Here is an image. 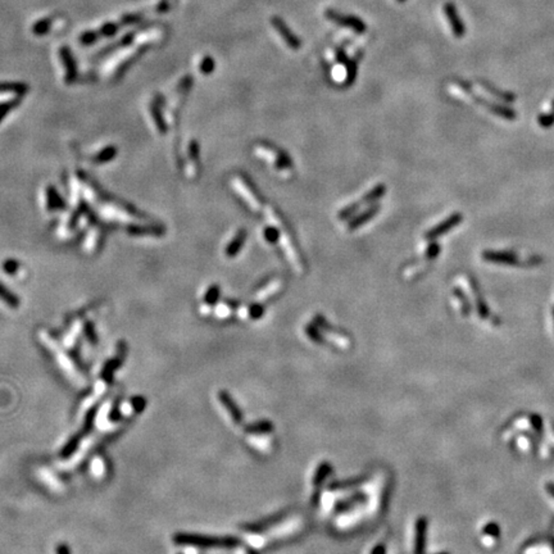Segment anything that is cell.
Instances as JSON below:
<instances>
[{
	"label": "cell",
	"mask_w": 554,
	"mask_h": 554,
	"mask_svg": "<svg viewBox=\"0 0 554 554\" xmlns=\"http://www.w3.org/2000/svg\"><path fill=\"white\" fill-rule=\"evenodd\" d=\"M255 155L261 156L263 159L268 160L270 163H272V166L275 167V170L278 173H281V176L289 177L293 173V166H291V160L287 155H285L284 153H281L275 148L270 147V145H264V144H258L254 148Z\"/></svg>",
	"instance_id": "cell-1"
},
{
	"label": "cell",
	"mask_w": 554,
	"mask_h": 554,
	"mask_svg": "<svg viewBox=\"0 0 554 554\" xmlns=\"http://www.w3.org/2000/svg\"><path fill=\"white\" fill-rule=\"evenodd\" d=\"M278 231H280L281 246L284 249L287 259H289V262H290L291 266L294 267V270L297 271V272H299V274H303L304 263L303 261H302V258H300L299 253L297 251L295 245H294L290 232H289V230H287L285 225L281 228H278Z\"/></svg>",
	"instance_id": "cell-2"
},
{
	"label": "cell",
	"mask_w": 554,
	"mask_h": 554,
	"mask_svg": "<svg viewBox=\"0 0 554 554\" xmlns=\"http://www.w3.org/2000/svg\"><path fill=\"white\" fill-rule=\"evenodd\" d=\"M385 186L382 185V184H378V185H376L373 189L371 190V191H369L367 194H365V196H363L362 199L357 200V202L352 203L350 206H348L346 208H344L342 211H340L339 212V219H346L349 218L350 215H354L355 212H358L359 208H362V207L365 206H369V204H372L373 202H376L377 199H380L382 195L385 194Z\"/></svg>",
	"instance_id": "cell-3"
},
{
	"label": "cell",
	"mask_w": 554,
	"mask_h": 554,
	"mask_svg": "<svg viewBox=\"0 0 554 554\" xmlns=\"http://www.w3.org/2000/svg\"><path fill=\"white\" fill-rule=\"evenodd\" d=\"M232 187L242 195L243 199L248 203V206L250 207L253 211H259L262 207L261 200L258 198V195L254 192V190L251 189V186L249 185L244 179H242L240 176H235L231 180Z\"/></svg>",
	"instance_id": "cell-4"
},
{
	"label": "cell",
	"mask_w": 554,
	"mask_h": 554,
	"mask_svg": "<svg viewBox=\"0 0 554 554\" xmlns=\"http://www.w3.org/2000/svg\"><path fill=\"white\" fill-rule=\"evenodd\" d=\"M326 17L327 18H330L331 21H334V22L341 25V26L350 27V29L354 30L355 32H359V33L365 32L366 25L363 23V21L361 20V18H357V17L354 16H349V14L338 13V12H334V10L331 9L327 10Z\"/></svg>",
	"instance_id": "cell-5"
},
{
	"label": "cell",
	"mask_w": 554,
	"mask_h": 554,
	"mask_svg": "<svg viewBox=\"0 0 554 554\" xmlns=\"http://www.w3.org/2000/svg\"><path fill=\"white\" fill-rule=\"evenodd\" d=\"M461 221H463L462 215H461L460 213H454V215H449V217H448L444 222H441V223L436 225L433 228L429 230V231L425 234V239H426L427 242H431L432 239L439 238V236H441V235L445 234V232L450 231V230L456 227Z\"/></svg>",
	"instance_id": "cell-6"
},
{
	"label": "cell",
	"mask_w": 554,
	"mask_h": 554,
	"mask_svg": "<svg viewBox=\"0 0 554 554\" xmlns=\"http://www.w3.org/2000/svg\"><path fill=\"white\" fill-rule=\"evenodd\" d=\"M272 25H274L275 29L278 31L281 37L285 40V43L290 46L291 49H299L300 46H302L299 37L291 32L290 29L285 25V22L281 20L280 17H274V18H272Z\"/></svg>",
	"instance_id": "cell-7"
},
{
	"label": "cell",
	"mask_w": 554,
	"mask_h": 554,
	"mask_svg": "<svg viewBox=\"0 0 554 554\" xmlns=\"http://www.w3.org/2000/svg\"><path fill=\"white\" fill-rule=\"evenodd\" d=\"M484 259L494 263L503 264H516L517 263V255L508 251H485L484 253Z\"/></svg>",
	"instance_id": "cell-8"
},
{
	"label": "cell",
	"mask_w": 554,
	"mask_h": 554,
	"mask_svg": "<svg viewBox=\"0 0 554 554\" xmlns=\"http://www.w3.org/2000/svg\"><path fill=\"white\" fill-rule=\"evenodd\" d=\"M44 204H45V208L49 212L58 211V209H61L63 207L62 198L59 196L58 191L53 186L46 187L45 192H44Z\"/></svg>",
	"instance_id": "cell-9"
},
{
	"label": "cell",
	"mask_w": 554,
	"mask_h": 554,
	"mask_svg": "<svg viewBox=\"0 0 554 554\" xmlns=\"http://www.w3.org/2000/svg\"><path fill=\"white\" fill-rule=\"evenodd\" d=\"M282 286H284V281L280 280V278L271 281L270 284L266 285V286H264L263 289L255 295V298H257L258 302H264V300L270 299L272 295H275L277 291H280L281 289H282Z\"/></svg>",
	"instance_id": "cell-10"
},
{
	"label": "cell",
	"mask_w": 554,
	"mask_h": 554,
	"mask_svg": "<svg viewBox=\"0 0 554 554\" xmlns=\"http://www.w3.org/2000/svg\"><path fill=\"white\" fill-rule=\"evenodd\" d=\"M445 13H447V17L448 20H449L450 25L453 27L454 35L458 36V37L462 36L463 33H464V27H463L462 22L460 21L458 16H457L456 8H454L453 4H447V5H445Z\"/></svg>",
	"instance_id": "cell-11"
},
{
	"label": "cell",
	"mask_w": 554,
	"mask_h": 554,
	"mask_svg": "<svg viewBox=\"0 0 554 554\" xmlns=\"http://www.w3.org/2000/svg\"><path fill=\"white\" fill-rule=\"evenodd\" d=\"M378 209H380V208H378V206H376V204H375V206L371 207L369 211L363 212L361 215H357V217H354L352 221L349 222V225H348L349 231H353V230H355V228L361 227L363 223H366V222H369L371 218H373V215H375L376 213L378 212Z\"/></svg>",
	"instance_id": "cell-12"
},
{
	"label": "cell",
	"mask_w": 554,
	"mask_h": 554,
	"mask_svg": "<svg viewBox=\"0 0 554 554\" xmlns=\"http://www.w3.org/2000/svg\"><path fill=\"white\" fill-rule=\"evenodd\" d=\"M245 239H246V234H245L244 230H240L238 234L235 235L234 239H232L231 242L227 244V248H226V250H225V254L230 258L234 257L235 254H238L239 251H240V249H242L243 244H244Z\"/></svg>",
	"instance_id": "cell-13"
},
{
	"label": "cell",
	"mask_w": 554,
	"mask_h": 554,
	"mask_svg": "<svg viewBox=\"0 0 554 554\" xmlns=\"http://www.w3.org/2000/svg\"><path fill=\"white\" fill-rule=\"evenodd\" d=\"M432 259H435V258L430 257V255L427 254H424V259L420 262H417L416 264H413V266H409V267L407 268V270L404 271V276L405 278H413V277L418 276L420 274H422L425 270L427 268V266H429V263H430Z\"/></svg>",
	"instance_id": "cell-14"
},
{
	"label": "cell",
	"mask_w": 554,
	"mask_h": 554,
	"mask_svg": "<svg viewBox=\"0 0 554 554\" xmlns=\"http://www.w3.org/2000/svg\"><path fill=\"white\" fill-rule=\"evenodd\" d=\"M100 240H101V232L99 231V230H96V228L92 230L88 238H86V242H85L86 250L94 251L95 249L98 248L99 244H100Z\"/></svg>",
	"instance_id": "cell-15"
},
{
	"label": "cell",
	"mask_w": 554,
	"mask_h": 554,
	"mask_svg": "<svg viewBox=\"0 0 554 554\" xmlns=\"http://www.w3.org/2000/svg\"><path fill=\"white\" fill-rule=\"evenodd\" d=\"M116 154H117L116 148L108 147L105 148L104 150H100V152L95 155L94 160L96 163H105V162H109V160L113 159L114 156H116Z\"/></svg>",
	"instance_id": "cell-16"
},
{
	"label": "cell",
	"mask_w": 554,
	"mask_h": 554,
	"mask_svg": "<svg viewBox=\"0 0 554 554\" xmlns=\"http://www.w3.org/2000/svg\"><path fill=\"white\" fill-rule=\"evenodd\" d=\"M0 299L3 300L4 303L8 304V306H10V307L18 306V299H17L16 295H14L12 291L8 290L7 287L4 286L1 282H0Z\"/></svg>",
	"instance_id": "cell-17"
},
{
	"label": "cell",
	"mask_w": 554,
	"mask_h": 554,
	"mask_svg": "<svg viewBox=\"0 0 554 554\" xmlns=\"http://www.w3.org/2000/svg\"><path fill=\"white\" fill-rule=\"evenodd\" d=\"M218 297H219L218 286H217V285H213V286L209 287V290L207 291L206 297H204L207 306H212V304H215V302H217V299H218Z\"/></svg>",
	"instance_id": "cell-18"
},
{
	"label": "cell",
	"mask_w": 554,
	"mask_h": 554,
	"mask_svg": "<svg viewBox=\"0 0 554 554\" xmlns=\"http://www.w3.org/2000/svg\"><path fill=\"white\" fill-rule=\"evenodd\" d=\"M453 297H454V300H456V302H458V307H460V309L462 310L463 313L468 312V304H467L466 299H464V297H463V294L461 293L460 290H454L453 291Z\"/></svg>",
	"instance_id": "cell-19"
},
{
	"label": "cell",
	"mask_w": 554,
	"mask_h": 554,
	"mask_svg": "<svg viewBox=\"0 0 554 554\" xmlns=\"http://www.w3.org/2000/svg\"><path fill=\"white\" fill-rule=\"evenodd\" d=\"M278 230H277L276 227H267L266 230H264V238H266V240H268V242L274 243L276 242L277 238H278Z\"/></svg>",
	"instance_id": "cell-20"
},
{
	"label": "cell",
	"mask_w": 554,
	"mask_h": 554,
	"mask_svg": "<svg viewBox=\"0 0 554 554\" xmlns=\"http://www.w3.org/2000/svg\"><path fill=\"white\" fill-rule=\"evenodd\" d=\"M17 268H18V263H17L14 259H8V261L4 262L3 264V270L5 271L8 275H13L17 271Z\"/></svg>",
	"instance_id": "cell-21"
},
{
	"label": "cell",
	"mask_w": 554,
	"mask_h": 554,
	"mask_svg": "<svg viewBox=\"0 0 554 554\" xmlns=\"http://www.w3.org/2000/svg\"><path fill=\"white\" fill-rule=\"evenodd\" d=\"M215 68V63H213L212 59L207 58V61L204 59V63H203L202 65V71L203 73H211V71Z\"/></svg>",
	"instance_id": "cell-22"
},
{
	"label": "cell",
	"mask_w": 554,
	"mask_h": 554,
	"mask_svg": "<svg viewBox=\"0 0 554 554\" xmlns=\"http://www.w3.org/2000/svg\"><path fill=\"white\" fill-rule=\"evenodd\" d=\"M230 310H231V308H230V307H228L227 304H226V303H222L221 306H219L218 308H217V310H215V313H217V314H218L219 317H225V316H227L228 313H230Z\"/></svg>",
	"instance_id": "cell-23"
},
{
	"label": "cell",
	"mask_w": 554,
	"mask_h": 554,
	"mask_svg": "<svg viewBox=\"0 0 554 554\" xmlns=\"http://www.w3.org/2000/svg\"><path fill=\"white\" fill-rule=\"evenodd\" d=\"M12 109V104H1L0 105V121L5 117V114L8 113V111Z\"/></svg>",
	"instance_id": "cell-24"
},
{
	"label": "cell",
	"mask_w": 554,
	"mask_h": 554,
	"mask_svg": "<svg viewBox=\"0 0 554 554\" xmlns=\"http://www.w3.org/2000/svg\"><path fill=\"white\" fill-rule=\"evenodd\" d=\"M398 1H404V0H398Z\"/></svg>",
	"instance_id": "cell-25"
}]
</instances>
